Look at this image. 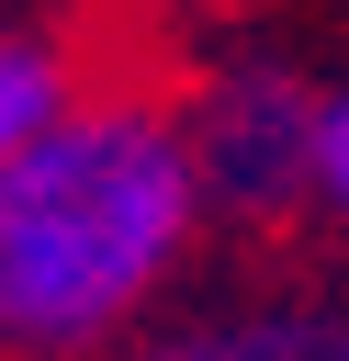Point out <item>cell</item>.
Masks as SVG:
<instances>
[{"instance_id": "1", "label": "cell", "mask_w": 349, "mask_h": 361, "mask_svg": "<svg viewBox=\"0 0 349 361\" xmlns=\"http://www.w3.org/2000/svg\"><path fill=\"white\" fill-rule=\"evenodd\" d=\"M214 237L180 102L79 79V102L0 169V361H113L158 327Z\"/></svg>"}, {"instance_id": "2", "label": "cell", "mask_w": 349, "mask_h": 361, "mask_svg": "<svg viewBox=\"0 0 349 361\" xmlns=\"http://www.w3.org/2000/svg\"><path fill=\"white\" fill-rule=\"evenodd\" d=\"M315 90L304 68L281 56H214L191 90H180V135H191V169H203V203L214 226H304V169H315Z\"/></svg>"}, {"instance_id": "3", "label": "cell", "mask_w": 349, "mask_h": 361, "mask_svg": "<svg viewBox=\"0 0 349 361\" xmlns=\"http://www.w3.org/2000/svg\"><path fill=\"white\" fill-rule=\"evenodd\" d=\"M113 361H349V293L259 282V293H225V305H169Z\"/></svg>"}, {"instance_id": "4", "label": "cell", "mask_w": 349, "mask_h": 361, "mask_svg": "<svg viewBox=\"0 0 349 361\" xmlns=\"http://www.w3.org/2000/svg\"><path fill=\"white\" fill-rule=\"evenodd\" d=\"M68 102H79V56H68L56 34H34V23H0V169H11Z\"/></svg>"}, {"instance_id": "5", "label": "cell", "mask_w": 349, "mask_h": 361, "mask_svg": "<svg viewBox=\"0 0 349 361\" xmlns=\"http://www.w3.org/2000/svg\"><path fill=\"white\" fill-rule=\"evenodd\" d=\"M304 226L349 237V79L315 90V169H304Z\"/></svg>"}]
</instances>
